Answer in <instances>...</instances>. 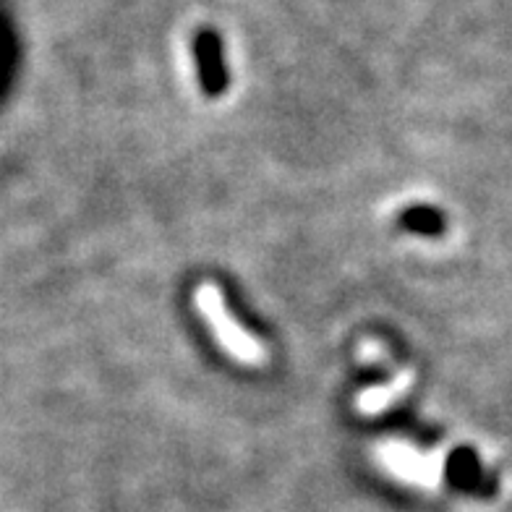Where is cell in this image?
<instances>
[{
  "label": "cell",
  "instance_id": "cell-1",
  "mask_svg": "<svg viewBox=\"0 0 512 512\" xmlns=\"http://www.w3.org/2000/svg\"><path fill=\"white\" fill-rule=\"evenodd\" d=\"M194 306L204 317L212 335L217 337V343L223 345V351L241 361L246 366H264L267 361V351L264 345L256 340L251 332H246L236 319L230 317L228 304H225V293L220 285L202 283L194 290Z\"/></svg>",
  "mask_w": 512,
  "mask_h": 512
},
{
  "label": "cell",
  "instance_id": "cell-2",
  "mask_svg": "<svg viewBox=\"0 0 512 512\" xmlns=\"http://www.w3.org/2000/svg\"><path fill=\"white\" fill-rule=\"evenodd\" d=\"M413 384V371H400L398 377L392 379L390 384L384 387H371V390L361 392L356 398L358 413H366V416H374V413H382L384 408H390L398 398H403L405 392L411 390Z\"/></svg>",
  "mask_w": 512,
  "mask_h": 512
},
{
  "label": "cell",
  "instance_id": "cell-3",
  "mask_svg": "<svg viewBox=\"0 0 512 512\" xmlns=\"http://www.w3.org/2000/svg\"><path fill=\"white\" fill-rule=\"evenodd\" d=\"M194 50H196L199 68H202L204 87H207L209 92L223 89L225 71H223V55H220V40H217L212 32H202L199 37H196Z\"/></svg>",
  "mask_w": 512,
  "mask_h": 512
}]
</instances>
